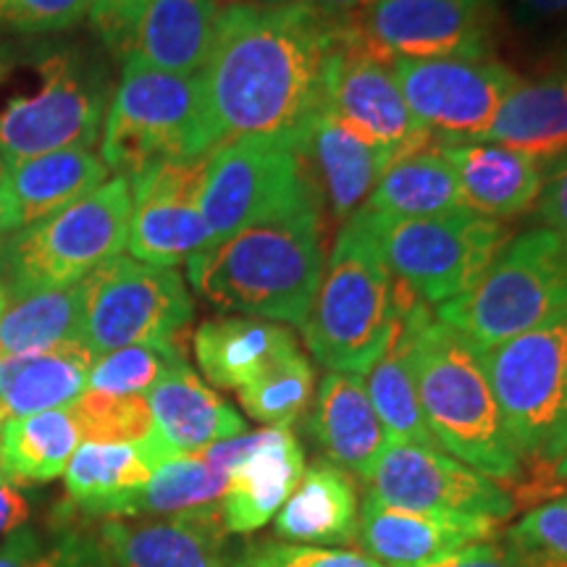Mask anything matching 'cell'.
<instances>
[{"instance_id": "6da1fadb", "label": "cell", "mask_w": 567, "mask_h": 567, "mask_svg": "<svg viewBox=\"0 0 567 567\" xmlns=\"http://www.w3.org/2000/svg\"><path fill=\"white\" fill-rule=\"evenodd\" d=\"M342 21L313 0L221 6L200 82L218 145L281 137L305 145L326 109V66Z\"/></svg>"}, {"instance_id": "7a4b0ae2", "label": "cell", "mask_w": 567, "mask_h": 567, "mask_svg": "<svg viewBox=\"0 0 567 567\" xmlns=\"http://www.w3.org/2000/svg\"><path fill=\"white\" fill-rule=\"evenodd\" d=\"M389 347L405 352L423 417L436 444L494 481H520L523 463L488 384L484 358L429 302L394 276Z\"/></svg>"}, {"instance_id": "3957f363", "label": "cell", "mask_w": 567, "mask_h": 567, "mask_svg": "<svg viewBox=\"0 0 567 567\" xmlns=\"http://www.w3.org/2000/svg\"><path fill=\"white\" fill-rule=\"evenodd\" d=\"M323 274L318 203L252 224L187 260L189 284L218 310L264 321H308Z\"/></svg>"}, {"instance_id": "277c9868", "label": "cell", "mask_w": 567, "mask_h": 567, "mask_svg": "<svg viewBox=\"0 0 567 567\" xmlns=\"http://www.w3.org/2000/svg\"><path fill=\"white\" fill-rule=\"evenodd\" d=\"M109 95V69L80 45H0L3 166L66 147L95 145Z\"/></svg>"}, {"instance_id": "5b68a950", "label": "cell", "mask_w": 567, "mask_h": 567, "mask_svg": "<svg viewBox=\"0 0 567 567\" xmlns=\"http://www.w3.org/2000/svg\"><path fill=\"white\" fill-rule=\"evenodd\" d=\"M394 329V276L381 258L363 210L339 231L321 284L302 323L305 344L318 363L363 375L386 352Z\"/></svg>"}, {"instance_id": "8992f818", "label": "cell", "mask_w": 567, "mask_h": 567, "mask_svg": "<svg viewBox=\"0 0 567 567\" xmlns=\"http://www.w3.org/2000/svg\"><path fill=\"white\" fill-rule=\"evenodd\" d=\"M436 318L478 352L567 318V237L538 226L507 239L467 292L439 305Z\"/></svg>"}, {"instance_id": "52a82bcc", "label": "cell", "mask_w": 567, "mask_h": 567, "mask_svg": "<svg viewBox=\"0 0 567 567\" xmlns=\"http://www.w3.org/2000/svg\"><path fill=\"white\" fill-rule=\"evenodd\" d=\"M218 145L200 74L124 63L105 113L101 161L116 176H137L163 161L208 155Z\"/></svg>"}, {"instance_id": "ba28073f", "label": "cell", "mask_w": 567, "mask_h": 567, "mask_svg": "<svg viewBox=\"0 0 567 567\" xmlns=\"http://www.w3.org/2000/svg\"><path fill=\"white\" fill-rule=\"evenodd\" d=\"M132 184L113 176L82 200L6 234L0 243L3 295H27L80 284L84 276L122 255L130 239Z\"/></svg>"}, {"instance_id": "9c48e42d", "label": "cell", "mask_w": 567, "mask_h": 567, "mask_svg": "<svg viewBox=\"0 0 567 567\" xmlns=\"http://www.w3.org/2000/svg\"><path fill=\"white\" fill-rule=\"evenodd\" d=\"M523 471L567 452V318L481 352Z\"/></svg>"}, {"instance_id": "30bf717a", "label": "cell", "mask_w": 567, "mask_h": 567, "mask_svg": "<svg viewBox=\"0 0 567 567\" xmlns=\"http://www.w3.org/2000/svg\"><path fill=\"white\" fill-rule=\"evenodd\" d=\"M363 210L381 258L425 302H450L476 284L507 243L496 218L457 208L439 216L392 218Z\"/></svg>"}, {"instance_id": "8fae6325", "label": "cell", "mask_w": 567, "mask_h": 567, "mask_svg": "<svg viewBox=\"0 0 567 567\" xmlns=\"http://www.w3.org/2000/svg\"><path fill=\"white\" fill-rule=\"evenodd\" d=\"M310 203L318 200L300 142L226 140L213 147L205 163L200 210L213 243Z\"/></svg>"}, {"instance_id": "7c38bea8", "label": "cell", "mask_w": 567, "mask_h": 567, "mask_svg": "<svg viewBox=\"0 0 567 567\" xmlns=\"http://www.w3.org/2000/svg\"><path fill=\"white\" fill-rule=\"evenodd\" d=\"M82 344L101 358L134 344L174 342L193 321L195 305L182 274L142 260H105L84 276Z\"/></svg>"}, {"instance_id": "4fadbf2b", "label": "cell", "mask_w": 567, "mask_h": 567, "mask_svg": "<svg viewBox=\"0 0 567 567\" xmlns=\"http://www.w3.org/2000/svg\"><path fill=\"white\" fill-rule=\"evenodd\" d=\"M392 63L368 45L350 21H342L326 66V111L392 153L394 161L434 145L436 137L417 126L394 80Z\"/></svg>"}, {"instance_id": "5bb4252c", "label": "cell", "mask_w": 567, "mask_h": 567, "mask_svg": "<svg viewBox=\"0 0 567 567\" xmlns=\"http://www.w3.org/2000/svg\"><path fill=\"white\" fill-rule=\"evenodd\" d=\"M216 0H95L90 21L124 63L200 74L216 34Z\"/></svg>"}, {"instance_id": "9a60e30c", "label": "cell", "mask_w": 567, "mask_h": 567, "mask_svg": "<svg viewBox=\"0 0 567 567\" xmlns=\"http://www.w3.org/2000/svg\"><path fill=\"white\" fill-rule=\"evenodd\" d=\"M368 494L410 513H442L502 523L515 513V499L499 481L460 463L444 450L389 442L368 476Z\"/></svg>"}, {"instance_id": "2e32d148", "label": "cell", "mask_w": 567, "mask_h": 567, "mask_svg": "<svg viewBox=\"0 0 567 567\" xmlns=\"http://www.w3.org/2000/svg\"><path fill=\"white\" fill-rule=\"evenodd\" d=\"M392 71L417 126L446 145L484 132L520 80L494 59H394Z\"/></svg>"}, {"instance_id": "e0dca14e", "label": "cell", "mask_w": 567, "mask_h": 567, "mask_svg": "<svg viewBox=\"0 0 567 567\" xmlns=\"http://www.w3.org/2000/svg\"><path fill=\"white\" fill-rule=\"evenodd\" d=\"M496 0H373L350 24L386 59H488Z\"/></svg>"}, {"instance_id": "ac0fdd59", "label": "cell", "mask_w": 567, "mask_h": 567, "mask_svg": "<svg viewBox=\"0 0 567 567\" xmlns=\"http://www.w3.org/2000/svg\"><path fill=\"white\" fill-rule=\"evenodd\" d=\"M208 155L163 161L132 176V221L126 247L134 260L176 268V264L213 245L200 210Z\"/></svg>"}, {"instance_id": "d6986e66", "label": "cell", "mask_w": 567, "mask_h": 567, "mask_svg": "<svg viewBox=\"0 0 567 567\" xmlns=\"http://www.w3.org/2000/svg\"><path fill=\"white\" fill-rule=\"evenodd\" d=\"M200 455L229 476L218 502L226 534H252L271 523L305 473V452L289 429L245 431L205 446Z\"/></svg>"}, {"instance_id": "ffe728a7", "label": "cell", "mask_w": 567, "mask_h": 567, "mask_svg": "<svg viewBox=\"0 0 567 567\" xmlns=\"http://www.w3.org/2000/svg\"><path fill=\"white\" fill-rule=\"evenodd\" d=\"M145 400L151 405L153 431L140 446L153 467L247 431L245 417L205 386L187 360L168 368Z\"/></svg>"}, {"instance_id": "44dd1931", "label": "cell", "mask_w": 567, "mask_h": 567, "mask_svg": "<svg viewBox=\"0 0 567 567\" xmlns=\"http://www.w3.org/2000/svg\"><path fill=\"white\" fill-rule=\"evenodd\" d=\"M499 523L442 513H410L365 494L358 542L386 567H431L467 547L488 542Z\"/></svg>"}, {"instance_id": "7402d4cb", "label": "cell", "mask_w": 567, "mask_h": 567, "mask_svg": "<svg viewBox=\"0 0 567 567\" xmlns=\"http://www.w3.org/2000/svg\"><path fill=\"white\" fill-rule=\"evenodd\" d=\"M224 534L221 513L213 505L168 520L105 517L95 547L111 567H224Z\"/></svg>"}, {"instance_id": "603a6c76", "label": "cell", "mask_w": 567, "mask_h": 567, "mask_svg": "<svg viewBox=\"0 0 567 567\" xmlns=\"http://www.w3.org/2000/svg\"><path fill=\"white\" fill-rule=\"evenodd\" d=\"M109 182V168L92 147H66L9 163L0 174V229L19 231Z\"/></svg>"}, {"instance_id": "cb8c5ba5", "label": "cell", "mask_w": 567, "mask_h": 567, "mask_svg": "<svg viewBox=\"0 0 567 567\" xmlns=\"http://www.w3.org/2000/svg\"><path fill=\"white\" fill-rule=\"evenodd\" d=\"M308 431L331 465L368 481L389 436L365 392L363 375L329 371L318 389Z\"/></svg>"}, {"instance_id": "d4e9b609", "label": "cell", "mask_w": 567, "mask_h": 567, "mask_svg": "<svg viewBox=\"0 0 567 567\" xmlns=\"http://www.w3.org/2000/svg\"><path fill=\"white\" fill-rule=\"evenodd\" d=\"M457 174L463 208L486 218H513L536 205L547 179L542 163L517 151L486 142L442 145Z\"/></svg>"}, {"instance_id": "484cf974", "label": "cell", "mask_w": 567, "mask_h": 567, "mask_svg": "<svg viewBox=\"0 0 567 567\" xmlns=\"http://www.w3.org/2000/svg\"><path fill=\"white\" fill-rule=\"evenodd\" d=\"M467 142L530 155L549 172L567 155V74L517 80L486 130Z\"/></svg>"}, {"instance_id": "4316f807", "label": "cell", "mask_w": 567, "mask_h": 567, "mask_svg": "<svg viewBox=\"0 0 567 567\" xmlns=\"http://www.w3.org/2000/svg\"><path fill=\"white\" fill-rule=\"evenodd\" d=\"M300 350L289 329L250 316L210 318L195 331V358L218 389H243L284 354Z\"/></svg>"}, {"instance_id": "83f0119b", "label": "cell", "mask_w": 567, "mask_h": 567, "mask_svg": "<svg viewBox=\"0 0 567 567\" xmlns=\"http://www.w3.org/2000/svg\"><path fill=\"white\" fill-rule=\"evenodd\" d=\"M92 363L84 344L0 358V423L69 408L87 392Z\"/></svg>"}, {"instance_id": "f1b7e54d", "label": "cell", "mask_w": 567, "mask_h": 567, "mask_svg": "<svg viewBox=\"0 0 567 567\" xmlns=\"http://www.w3.org/2000/svg\"><path fill=\"white\" fill-rule=\"evenodd\" d=\"M358 488L331 463H316L302 473L292 496L276 515V536L300 547L358 542Z\"/></svg>"}, {"instance_id": "f546056e", "label": "cell", "mask_w": 567, "mask_h": 567, "mask_svg": "<svg viewBox=\"0 0 567 567\" xmlns=\"http://www.w3.org/2000/svg\"><path fill=\"white\" fill-rule=\"evenodd\" d=\"M305 153L313 155L323 179L326 200L339 221H347L352 213L360 210L384 168L392 163V153L373 145L326 109L318 113L313 130L305 140Z\"/></svg>"}, {"instance_id": "4dcf8cb0", "label": "cell", "mask_w": 567, "mask_h": 567, "mask_svg": "<svg viewBox=\"0 0 567 567\" xmlns=\"http://www.w3.org/2000/svg\"><path fill=\"white\" fill-rule=\"evenodd\" d=\"M463 208L457 174L439 145L394 158L368 195L365 210L392 218H423Z\"/></svg>"}, {"instance_id": "1f68e13d", "label": "cell", "mask_w": 567, "mask_h": 567, "mask_svg": "<svg viewBox=\"0 0 567 567\" xmlns=\"http://www.w3.org/2000/svg\"><path fill=\"white\" fill-rule=\"evenodd\" d=\"M82 344V287L3 295L0 310V358L51 352Z\"/></svg>"}, {"instance_id": "d6a6232c", "label": "cell", "mask_w": 567, "mask_h": 567, "mask_svg": "<svg viewBox=\"0 0 567 567\" xmlns=\"http://www.w3.org/2000/svg\"><path fill=\"white\" fill-rule=\"evenodd\" d=\"M69 408L0 423V473L11 484H45L66 471L80 446Z\"/></svg>"}, {"instance_id": "836d02e7", "label": "cell", "mask_w": 567, "mask_h": 567, "mask_svg": "<svg viewBox=\"0 0 567 567\" xmlns=\"http://www.w3.org/2000/svg\"><path fill=\"white\" fill-rule=\"evenodd\" d=\"M229 476L216 471L200 452L166 460L153 471L151 481L137 492L111 502L97 517L182 515L221 502Z\"/></svg>"}, {"instance_id": "e575fe53", "label": "cell", "mask_w": 567, "mask_h": 567, "mask_svg": "<svg viewBox=\"0 0 567 567\" xmlns=\"http://www.w3.org/2000/svg\"><path fill=\"white\" fill-rule=\"evenodd\" d=\"M155 467L140 444L84 442L66 465V492L87 515H101L111 502L137 492L151 481Z\"/></svg>"}, {"instance_id": "d590c367", "label": "cell", "mask_w": 567, "mask_h": 567, "mask_svg": "<svg viewBox=\"0 0 567 567\" xmlns=\"http://www.w3.org/2000/svg\"><path fill=\"white\" fill-rule=\"evenodd\" d=\"M365 375V392L371 396V405L381 425H384L389 442H408L442 450L423 417V408L421 400H417L415 381L413 373H410L405 352L396 350V347H386L379 363Z\"/></svg>"}, {"instance_id": "8d00e7d4", "label": "cell", "mask_w": 567, "mask_h": 567, "mask_svg": "<svg viewBox=\"0 0 567 567\" xmlns=\"http://www.w3.org/2000/svg\"><path fill=\"white\" fill-rule=\"evenodd\" d=\"M313 392V365L300 350H295L239 389V402L247 415L266 423L268 429H289L308 410Z\"/></svg>"}, {"instance_id": "74e56055", "label": "cell", "mask_w": 567, "mask_h": 567, "mask_svg": "<svg viewBox=\"0 0 567 567\" xmlns=\"http://www.w3.org/2000/svg\"><path fill=\"white\" fill-rule=\"evenodd\" d=\"M179 339L158 344H134L105 352L90 368V392L113 396H145L166 375L168 368L182 363Z\"/></svg>"}, {"instance_id": "f35d334b", "label": "cell", "mask_w": 567, "mask_h": 567, "mask_svg": "<svg viewBox=\"0 0 567 567\" xmlns=\"http://www.w3.org/2000/svg\"><path fill=\"white\" fill-rule=\"evenodd\" d=\"M69 413L87 442L140 444L151 436L153 415L145 396H113L84 392L71 402Z\"/></svg>"}, {"instance_id": "ab89813d", "label": "cell", "mask_w": 567, "mask_h": 567, "mask_svg": "<svg viewBox=\"0 0 567 567\" xmlns=\"http://www.w3.org/2000/svg\"><path fill=\"white\" fill-rule=\"evenodd\" d=\"M507 544L526 567H567V496L523 515L509 528Z\"/></svg>"}, {"instance_id": "60d3db41", "label": "cell", "mask_w": 567, "mask_h": 567, "mask_svg": "<svg viewBox=\"0 0 567 567\" xmlns=\"http://www.w3.org/2000/svg\"><path fill=\"white\" fill-rule=\"evenodd\" d=\"M103 557L95 544L76 536H63L59 542L42 544L32 528L19 530L0 544V567H101Z\"/></svg>"}, {"instance_id": "b9f144b4", "label": "cell", "mask_w": 567, "mask_h": 567, "mask_svg": "<svg viewBox=\"0 0 567 567\" xmlns=\"http://www.w3.org/2000/svg\"><path fill=\"white\" fill-rule=\"evenodd\" d=\"M95 0H0V32L51 34L76 27Z\"/></svg>"}, {"instance_id": "7bdbcfd3", "label": "cell", "mask_w": 567, "mask_h": 567, "mask_svg": "<svg viewBox=\"0 0 567 567\" xmlns=\"http://www.w3.org/2000/svg\"><path fill=\"white\" fill-rule=\"evenodd\" d=\"M234 567H386L360 551L323 549V547H289V544H264L250 547Z\"/></svg>"}, {"instance_id": "ee69618b", "label": "cell", "mask_w": 567, "mask_h": 567, "mask_svg": "<svg viewBox=\"0 0 567 567\" xmlns=\"http://www.w3.org/2000/svg\"><path fill=\"white\" fill-rule=\"evenodd\" d=\"M538 221L567 237V155L547 172L544 189L536 200Z\"/></svg>"}, {"instance_id": "f6af8a7d", "label": "cell", "mask_w": 567, "mask_h": 567, "mask_svg": "<svg viewBox=\"0 0 567 567\" xmlns=\"http://www.w3.org/2000/svg\"><path fill=\"white\" fill-rule=\"evenodd\" d=\"M567 496V452L547 471L528 473L526 481H517V492L513 494L517 502H544Z\"/></svg>"}, {"instance_id": "bcb514c9", "label": "cell", "mask_w": 567, "mask_h": 567, "mask_svg": "<svg viewBox=\"0 0 567 567\" xmlns=\"http://www.w3.org/2000/svg\"><path fill=\"white\" fill-rule=\"evenodd\" d=\"M431 567H526L509 544H476Z\"/></svg>"}, {"instance_id": "7dc6e473", "label": "cell", "mask_w": 567, "mask_h": 567, "mask_svg": "<svg viewBox=\"0 0 567 567\" xmlns=\"http://www.w3.org/2000/svg\"><path fill=\"white\" fill-rule=\"evenodd\" d=\"M30 517V505L21 496L17 484L0 476V538H9Z\"/></svg>"}, {"instance_id": "c3c4849f", "label": "cell", "mask_w": 567, "mask_h": 567, "mask_svg": "<svg viewBox=\"0 0 567 567\" xmlns=\"http://www.w3.org/2000/svg\"><path fill=\"white\" fill-rule=\"evenodd\" d=\"M326 17L334 21H354L373 0H313Z\"/></svg>"}, {"instance_id": "681fc988", "label": "cell", "mask_w": 567, "mask_h": 567, "mask_svg": "<svg viewBox=\"0 0 567 567\" xmlns=\"http://www.w3.org/2000/svg\"><path fill=\"white\" fill-rule=\"evenodd\" d=\"M520 3L538 17H567V0H520Z\"/></svg>"}, {"instance_id": "f907efd6", "label": "cell", "mask_w": 567, "mask_h": 567, "mask_svg": "<svg viewBox=\"0 0 567 567\" xmlns=\"http://www.w3.org/2000/svg\"><path fill=\"white\" fill-rule=\"evenodd\" d=\"M218 9L221 6H237V3H252V6H279V3H292V0H216Z\"/></svg>"}, {"instance_id": "816d5d0a", "label": "cell", "mask_w": 567, "mask_h": 567, "mask_svg": "<svg viewBox=\"0 0 567 567\" xmlns=\"http://www.w3.org/2000/svg\"><path fill=\"white\" fill-rule=\"evenodd\" d=\"M0 310H3V287H0Z\"/></svg>"}, {"instance_id": "f5cc1de1", "label": "cell", "mask_w": 567, "mask_h": 567, "mask_svg": "<svg viewBox=\"0 0 567 567\" xmlns=\"http://www.w3.org/2000/svg\"><path fill=\"white\" fill-rule=\"evenodd\" d=\"M3 237H6V234H3V229H0V243H3Z\"/></svg>"}, {"instance_id": "db71d44e", "label": "cell", "mask_w": 567, "mask_h": 567, "mask_svg": "<svg viewBox=\"0 0 567 567\" xmlns=\"http://www.w3.org/2000/svg\"><path fill=\"white\" fill-rule=\"evenodd\" d=\"M0 174H3V161H0Z\"/></svg>"}, {"instance_id": "11a10c76", "label": "cell", "mask_w": 567, "mask_h": 567, "mask_svg": "<svg viewBox=\"0 0 567 567\" xmlns=\"http://www.w3.org/2000/svg\"><path fill=\"white\" fill-rule=\"evenodd\" d=\"M0 476H3V473H0Z\"/></svg>"}]
</instances>
